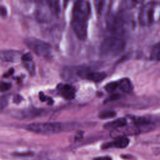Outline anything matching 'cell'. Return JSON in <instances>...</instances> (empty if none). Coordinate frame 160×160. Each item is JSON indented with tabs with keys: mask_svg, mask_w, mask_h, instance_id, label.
Returning a JSON list of instances; mask_svg holds the SVG:
<instances>
[{
	"mask_svg": "<svg viewBox=\"0 0 160 160\" xmlns=\"http://www.w3.org/2000/svg\"><path fill=\"white\" fill-rule=\"evenodd\" d=\"M71 26L76 36L84 40L88 34V24L91 14V8L86 0H77L72 8Z\"/></svg>",
	"mask_w": 160,
	"mask_h": 160,
	"instance_id": "1",
	"label": "cell"
},
{
	"mask_svg": "<svg viewBox=\"0 0 160 160\" xmlns=\"http://www.w3.org/2000/svg\"><path fill=\"white\" fill-rule=\"evenodd\" d=\"M125 48V42L121 39L112 36L106 38L99 48L100 53L104 56H115L121 53Z\"/></svg>",
	"mask_w": 160,
	"mask_h": 160,
	"instance_id": "2",
	"label": "cell"
},
{
	"mask_svg": "<svg viewBox=\"0 0 160 160\" xmlns=\"http://www.w3.org/2000/svg\"><path fill=\"white\" fill-rule=\"evenodd\" d=\"M24 43L29 49L38 56L48 57L51 53L52 48L50 44L36 38H27L24 39Z\"/></svg>",
	"mask_w": 160,
	"mask_h": 160,
	"instance_id": "3",
	"label": "cell"
},
{
	"mask_svg": "<svg viewBox=\"0 0 160 160\" xmlns=\"http://www.w3.org/2000/svg\"><path fill=\"white\" fill-rule=\"evenodd\" d=\"M62 124L59 122L32 123L26 126L28 131L40 134H52L62 130Z\"/></svg>",
	"mask_w": 160,
	"mask_h": 160,
	"instance_id": "4",
	"label": "cell"
},
{
	"mask_svg": "<svg viewBox=\"0 0 160 160\" xmlns=\"http://www.w3.org/2000/svg\"><path fill=\"white\" fill-rule=\"evenodd\" d=\"M158 3L151 1L146 4L140 10L138 16L139 23L143 26H149L155 21Z\"/></svg>",
	"mask_w": 160,
	"mask_h": 160,
	"instance_id": "5",
	"label": "cell"
},
{
	"mask_svg": "<svg viewBox=\"0 0 160 160\" xmlns=\"http://www.w3.org/2000/svg\"><path fill=\"white\" fill-rule=\"evenodd\" d=\"M107 27L111 32L120 34L123 32L124 21L120 15L112 14L107 19Z\"/></svg>",
	"mask_w": 160,
	"mask_h": 160,
	"instance_id": "6",
	"label": "cell"
},
{
	"mask_svg": "<svg viewBox=\"0 0 160 160\" xmlns=\"http://www.w3.org/2000/svg\"><path fill=\"white\" fill-rule=\"evenodd\" d=\"M22 55L21 52L16 50H1L0 51V60L5 62H14L19 61Z\"/></svg>",
	"mask_w": 160,
	"mask_h": 160,
	"instance_id": "7",
	"label": "cell"
},
{
	"mask_svg": "<svg viewBox=\"0 0 160 160\" xmlns=\"http://www.w3.org/2000/svg\"><path fill=\"white\" fill-rule=\"evenodd\" d=\"M129 140L125 136H121L116 138V139L111 142L105 144L103 146V148H109L111 147H115L116 148H125L129 144Z\"/></svg>",
	"mask_w": 160,
	"mask_h": 160,
	"instance_id": "8",
	"label": "cell"
},
{
	"mask_svg": "<svg viewBox=\"0 0 160 160\" xmlns=\"http://www.w3.org/2000/svg\"><path fill=\"white\" fill-rule=\"evenodd\" d=\"M78 70V68H64L61 71V77L66 81L74 80L76 77H79Z\"/></svg>",
	"mask_w": 160,
	"mask_h": 160,
	"instance_id": "9",
	"label": "cell"
},
{
	"mask_svg": "<svg viewBox=\"0 0 160 160\" xmlns=\"http://www.w3.org/2000/svg\"><path fill=\"white\" fill-rule=\"evenodd\" d=\"M21 61H22L24 67L31 74H34L35 72V64L32 60V56L30 53H26L22 55Z\"/></svg>",
	"mask_w": 160,
	"mask_h": 160,
	"instance_id": "10",
	"label": "cell"
},
{
	"mask_svg": "<svg viewBox=\"0 0 160 160\" xmlns=\"http://www.w3.org/2000/svg\"><path fill=\"white\" fill-rule=\"evenodd\" d=\"M39 6L36 10V18L40 22H44L48 19L47 8L44 6L42 1L39 2Z\"/></svg>",
	"mask_w": 160,
	"mask_h": 160,
	"instance_id": "11",
	"label": "cell"
},
{
	"mask_svg": "<svg viewBox=\"0 0 160 160\" xmlns=\"http://www.w3.org/2000/svg\"><path fill=\"white\" fill-rule=\"evenodd\" d=\"M62 97L67 100H72L75 97V89L70 84H64L61 89Z\"/></svg>",
	"mask_w": 160,
	"mask_h": 160,
	"instance_id": "12",
	"label": "cell"
},
{
	"mask_svg": "<svg viewBox=\"0 0 160 160\" xmlns=\"http://www.w3.org/2000/svg\"><path fill=\"white\" fill-rule=\"evenodd\" d=\"M127 124L126 119L125 118H118L114 121L108 122V123L105 124L104 125V128L105 129H116L118 128H119L121 127H122Z\"/></svg>",
	"mask_w": 160,
	"mask_h": 160,
	"instance_id": "13",
	"label": "cell"
},
{
	"mask_svg": "<svg viewBox=\"0 0 160 160\" xmlns=\"http://www.w3.org/2000/svg\"><path fill=\"white\" fill-rule=\"evenodd\" d=\"M106 76V74L104 72H95V71H89L86 77L88 79L92 81L93 82H98L102 81Z\"/></svg>",
	"mask_w": 160,
	"mask_h": 160,
	"instance_id": "14",
	"label": "cell"
},
{
	"mask_svg": "<svg viewBox=\"0 0 160 160\" xmlns=\"http://www.w3.org/2000/svg\"><path fill=\"white\" fill-rule=\"evenodd\" d=\"M41 111L36 109H24L22 111H20L18 112H16V114L18 116L20 117L21 118H26L28 117H34L36 116L39 114H40Z\"/></svg>",
	"mask_w": 160,
	"mask_h": 160,
	"instance_id": "15",
	"label": "cell"
},
{
	"mask_svg": "<svg viewBox=\"0 0 160 160\" xmlns=\"http://www.w3.org/2000/svg\"><path fill=\"white\" fill-rule=\"evenodd\" d=\"M118 88L124 92H131L132 90V85L128 78H123L118 81Z\"/></svg>",
	"mask_w": 160,
	"mask_h": 160,
	"instance_id": "16",
	"label": "cell"
},
{
	"mask_svg": "<svg viewBox=\"0 0 160 160\" xmlns=\"http://www.w3.org/2000/svg\"><path fill=\"white\" fill-rule=\"evenodd\" d=\"M150 58L154 61H160V42L152 47L150 53Z\"/></svg>",
	"mask_w": 160,
	"mask_h": 160,
	"instance_id": "17",
	"label": "cell"
},
{
	"mask_svg": "<svg viewBox=\"0 0 160 160\" xmlns=\"http://www.w3.org/2000/svg\"><path fill=\"white\" fill-rule=\"evenodd\" d=\"M116 115V113L114 111L112 110H104L101 111L99 114L98 117L99 119H106L109 118H111L114 117Z\"/></svg>",
	"mask_w": 160,
	"mask_h": 160,
	"instance_id": "18",
	"label": "cell"
},
{
	"mask_svg": "<svg viewBox=\"0 0 160 160\" xmlns=\"http://www.w3.org/2000/svg\"><path fill=\"white\" fill-rule=\"evenodd\" d=\"M105 1L106 0H94V1L95 9L97 13H98L99 14H101L103 10Z\"/></svg>",
	"mask_w": 160,
	"mask_h": 160,
	"instance_id": "19",
	"label": "cell"
},
{
	"mask_svg": "<svg viewBox=\"0 0 160 160\" xmlns=\"http://www.w3.org/2000/svg\"><path fill=\"white\" fill-rule=\"evenodd\" d=\"M118 88V81L110 82L105 86V89L109 92H112L115 91Z\"/></svg>",
	"mask_w": 160,
	"mask_h": 160,
	"instance_id": "20",
	"label": "cell"
},
{
	"mask_svg": "<svg viewBox=\"0 0 160 160\" xmlns=\"http://www.w3.org/2000/svg\"><path fill=\"white\" fill-rule=\"evenodd\" d=\"M33 155H34V152L32 151L15 152L13 154V156H16V157H30Z\"/></svg>",
	"mask_w": 160,
	"mask_h": 160,
	"instance_id": "21",
	"label": "cell"
},
{
	"mask_svg": "<svg viewBox=\"0 0 160 160\" xmlns=\"http://www.w3.org/2000/svg\"><path fill=\"white\" fill-rule=\"evenodd\" d=\"M39 99L42 102L47 101L48 102V104H52L53 102V101L51 98L45 96L42 92H39Z\"/></svg>",
	"mask_w": 160,
	"mask_h": 160,
	"instance_id": "22",
	"label": "cell"
},
{
	"mask_svg": "<svg viewBox=\"0 0 160 160\" xmlns=\"http://www.w3.org/2000/svg\"><path fill=\"white\" fill-rule=\"evenodd\" d=\"M11 84L6 82H0V91L4 92L8 91L11 88Z\"/></svg>",
	"mask_w": 160,
	"mask_h": 160,
	"instance_id": "23",
	"label": "cell"
},
{
	"mask_svg": "<svg viewBox=\"0 0 160 160\" xmlns=\"http://www.w3.org/2000/svg\"><path fill=\"white\" fill-rule=\"evenodd\" d=\"M8 104V99L6 97L0 98V112L5 108Z\"/></svg>",
	"mask_w": 160,
	"mask_h": 160,
	"instance_id": "24",
	"label": "cell"
},
{
	"mask_svg": "<svg viewBox=\"0 0 160 160\" xmlns=\"http://www.w3.org/2000/svg\"><path fill=\"white\" fill-rule=\"evenodd\" d=\"M7 14V11L6 9L4 7L0 6V16H6Z\"/></svg>",
	"mask_w": 160,
	"mask_h": 160,
	"instance_id": "25",
	"label": "cell"
},
{
	"mask_svg": "<svg viewBox=\"0 0 160 160\" xmlns=\"http://www.w3.org/2000/svg\"><path fill=\"white\" fill-rule=\"evenodd\" d=\"M94 160H112V159L109 156H103V157L96 158L94 159Z\"/></svg>",
	"mask_w": 160,
	"mask_h": 160,
	"instance_id": "26",
	"label": "cell"
},
{
	"mask_svg": "<svg viewBox=\"0 0 160 160\" xmlns=\"http://www.w3.org/2000/svg\"><path fill=\"white\" fill-rule=\"evenodd\" d=\"M13 72H14V69H9L7 72H6L5 74H4V76L5 77H9V76H11L12 73H13Z\"/></svg>",
	"mask_w": 160,
	"mask_h": 160,
	"instance_id": "27",
	"label": "cell"
},
{
	"mask_svg": "<svg viewBox=\"0 0 160 160\" xmlns=\"http://www.w3.org/2000/svg\"><path fill=\"white\" fill-rule=\"evenodd\" d=\"M119 98V95L118 94H114L111 96L109 97V99L108 101H112V100H115V99H117L118 98Z\"/></svg>",
	"mask_w": 160,
	"mask_h": 160,
	"instance_id": "28",
	"label": "cell"
},
{
	"mask_svg": "<svg viewBox=\"0 0 160 160\" xmlns=\"http://www.w3.org/2000/svg\"><path fill=\"white\" fill-rule=\"evenodd\" d=\"M21 97L20 96H16V97H14V102H19L20 101H21Z\"/></svg>",
	"mask_w": 160,
	"mask_h": 160,
	"instance_id": "29",
	"label": "cell"
},
{
	"mask_svg": "<svg viewBox=\"0 0 160 160\" xmlns=\"http://www.w3.org/2000/svg\"><path fill=\"white\" fill-rule=\"evenodd\" d=\"M154 153L157 156H160V148H156L153 150Z\"/></svg>",
	"mask_w": 160,
	"mask_h": 160,
	"instance_id": "30",
	"label": "cell"
},
{
	"mask_svg": "<svg viewBox=\"0 0 160 160\" xmlns=\"http://www.w3.org/2000/svg\"><path fill=\"white\" fill-rule=\"evenodd\" d=\"M135 3H137V4H139V3H141L144 1V0H132Z\"/></svg>",
	"mask_w": 160,
	"mask_h": 160,
	"instance_id": "31",
	"label": "cell"
},
{
	"mask_svg": "<svg viewBox=\"0 0 160 160\" xmlns=\"http://www.w3.org/2000/svg\"><path fill=\"white\" fill-rule=\"evenodd\" d=\"M30 1H33V2H38V3H39V2H41V1H42V0H30Z\"/></svg>",
	"mask_w": 160,
	"mask_h": 160,
	"instance_id": "32",
	"label": "cell"
},
{
	"mask_svg": "<svg viewBox=\"0 0 160 160\" xmlns=\"http://www.w3.org/2000/svg\"><path fill=\"white\" fill-rule=\"evenodd\" d=\"M48 3V4H50L54 0H45Z\"/></svg>",
	"mask_w": 160,
	"mask_h": 160,
	"instance_id": "33",
	"label": "cell"
},
{
	"mask_svg": "<svg viewBox=\"0 0 160 160\" xmlns=\"http://www.w3.org/2000/svg\"><path fill=\"white\" fill-rule=\"evenodd\" d=\"M68 2V0H64V5H66L67 4V2Z\"/></svg>",
	"mask_w": 160,
	"mask_h": 160,
	"instance_id": "34",
	"label": "cell"
}]
</instances>
